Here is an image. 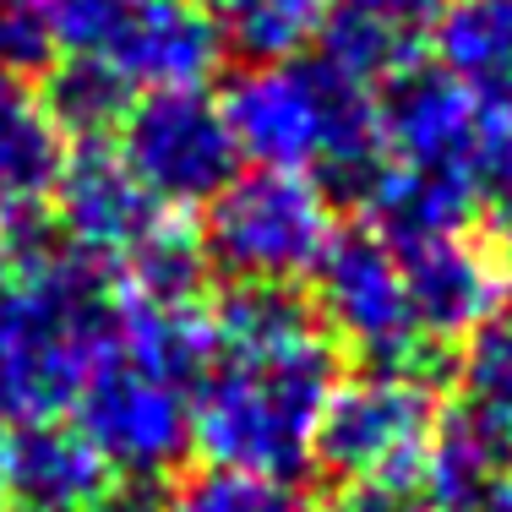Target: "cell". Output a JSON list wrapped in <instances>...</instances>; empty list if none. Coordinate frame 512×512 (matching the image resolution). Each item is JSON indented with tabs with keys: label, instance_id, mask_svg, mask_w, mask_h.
<instances>
[{
	"label": "cell",
	"instance_id": "9c48e42d",
	"mask_svg": "<svg viewBox=\"0 0 512 512\" xmlns=\"http://www.w3.org/2000/svg\"><path fill=\"white\" fill-rule=\"evenodd\" d=\"M316 322L338 349H355L371 371H420L431 344L409 311L398 246L376 229H338L316 262Z\"/></svg>",
	"mask_w": 512,
	"mask_h": 512
},
{
	"label": "cell",
	"instance_id": "5b68a950",
	"mask_svg": "<svg viewBox=\"0 0 512 512\" xmlns=\"http://www.w3.org/2000/svg\"><path fill=\"white\" fill-rule=\"evenodd\" d=\"M338 235L322 180L289 169H240L202 213V256L235 289H289L316 273Z\"/></svg>",
	"mask_w": 512,
	"mask_h": 512
},
{
	"label": "cell",
	"instance_id": "3957f363",
	"mask_svg": "<svg viewBox=\"0 0 512 512\" xmlns=\"http://www.w3.org/2000/svg\"><path fill=\"white\" fill-rule=\"evenodd\" d=\"M207 311L115 300V322L77 393V431L99 447L109 474L142 485L191 447V387L207 360Z\"/></svg>",
	"mask_w": 512,
	"mask_h": 512
},
{
	"label": "cell",
	"instance_id": "d6986e66",
	"mask_svg": "<svg viewBox=\"0 0 512 512\" xmlns=\"http://www.w3.org/2000/svg\"><path fill=\"white\" fill-rule=\"evenodd\" d=\"M458 414L512 453V322H491L463 344Z\"/></svg>",
	"mask_w": 512,
	"mask_h": 512
},
{
	"label": "cell",
	"instance_id": "4316f807",
	"mask_svg": "<svg viewBox=\"0 0 512 512\" xmlns=\"http://www.w3.org/2000/svg\"><path fill=\"white\" fill-rule=\"evenodd\" d=\"M507 306H512V289H507Z\"/></svg>",
	"mask_w": 512,
	"mask_h": 512
},
{
	"label": "cell",
	"instance_id": "44dd1931",
	"mask_svg": "<svg viewBox=\"0 0 512 512\" xmlns=\"http://www.w3.org/2000/svg\"><path fill=\"white\" fill-rule=\"evenodd\" d=\"M158 512H306V496L284 480H256L235 469H207L191 474L169 491Z\"/></svg>",
	"mask_w": 512,
	"mask_h": 512
},
{
	"label": "cell",
	"instance_id": "7c38bea8",
	"mask_svg": "<svg viewBox=\"0 0 512 512\" xmlns=\"http://www.w3.org/2000/svg\"><path fill=\"white\" fill-rule=\"evenodd\" d=\"M409 284V311L425 344H469L474 333L496 322V306H507L512 273L491 240H474L469 229L458 235H431L398 246Z\"/></svg>",
	"mask_w": 512,
	"mask_h": 512
},
{
	"label": "cell",
	"instance_id": "ba28073f",
	"mask_svg": "<svg viewBox=\"0 0 512 512\" xmlns=\"http://www.w3.org/2000/svg\"><path fill=\"white\" fill-rule=\"evenodd\" d=\"M376 164L409 169V175L453 180L485 197L496 164L512 153L507 120L485 109L463 82H453L442 66L414 60L382 93H376Z\"/></svg>",
	"mask_w": 512,
	"mask_h": 512
},
{
	"label": "cell",
	"instance_id": "7402d4cb",
	"mask_svg": "<svg viewBox=\"0 0 512 512\" xmlns=\"http://www.w3.org/2000/svg\"><path fill=\"white\" fill-rule=\"evenodd\" d=\"M480 213H485V224H491V246L502 256H512V153L496 164L491 186H485V197H480Z\"/></svg>",
	"mask_w": 512,
	"mask_h": 512
},
{
	"label": "cell",
	"instance_id": "5bb4252c",
	"mask_svg": "<svg viewBox=\"0 0 512 512\" xmlns=\"http://www.w3.org/2000/svg\"><path fill=\"white\" fill-rule=\"evenodd\" d=\"M420 512H512V469L507 447L469 425L463 414H442L420 480H414Z\"/></svg>",
	"mask_w": 512,
	"mask_h": 512
},
{
	"label": "cell",
	"instance_id": "6da1fadb",
	"mask_svg": "<svg viewBox=\"0 0 512 512\" xmlns=\"http://www.w3.org/2000/svg\"><path fill=\"white\" fill-rule=\"evenodd\" d=\"M338 387V344L289 289H235L207 316V360L191 387V447L207 469L295 480Z\"/></svg>",
	"mask_w": 512,
	"mask_h": 512
},
{
	"label": "cell",
	"instance_id": "603a6c76",
	"mask_svg": "<svg viewBox=\"0 0 512 512\" xmlns=\"http://www.w3.org/2000/svg\"><path fill=\"white\" fill-rule=\"evenodd\" d=\"M447 0H338V11H360V17L393 22V28H414L425 17H442Z\"/></svg>",
	"mask_w": 512,
	"mask_h": 512
},
{
	"label": "cell",
	"instance_id": "8fae6325",
	"mask_svg": "<svg viewBox=\"0 0 512 512\" xmlns=\"http://www.w3.org/2000/svg\"><path fill=\"white\" fill-rule=\"evenodd\" d=\"M55 235L71 256L88 267H120L131 262L158 229L169 224V207L131 175V164L109 142H77L55 169L50 186Z\"/></svg>",
	"mask_w": 512,
	"mask_h": 512
},
{
	"label": "cell",
	"instance_id": "8992f818",
	"mask_svg": "<svg viewBox=\"0 0 512 512\" xmlns=\"http://www.w3.org/2000/svg\"><path fill=\"white\" fill-rule=\"evenodd\" d=\"M50 50L109 71L120 88L169 93L202 88L218 66V44L197 0H33Z\"/></svg>",
	"mask_w": 512,
	"mask_h": 512
},
{
	"label": "cell",
	"instance_id": "52a82bcc",
	"mask_svg": "<svg viewBox=\"0 0 512 512\" xmlns=\"http://www.w3.org/2000/svg\"><path fill=\"white\" fill-rule=\"evenodd\" d=\"M436 431L442 404L425 371H365L333 387L311 463H322L344 491H414Z\"/></svg>",
	"mask_w": 512,
	"mask_h": 512
},
{
	"label": "cell",
	"instance_id": "ac0fdd59",
	"mask_svg": "<svg viewBox=\"0 0 512 512\" xmlns=\"http://www.w3.org/2000/svg\"><path fill=\"white\" fill-rule=\"evenodd\" d=\"M316 60L333 66L338 77L360 82V88L382 93L387 82L398 77L404 66H414V39L409 28H393V22H376V17H360V11H333L316 39Z\"/></svg>",
	"mask_w": 512,
	"mask_h": 512
},
{
	"label": "cell",
	"instance_id": "30bf717a",
	"mask_svg": "<svg viewBox=\"0 0 512 512\" xmlns=\"http://www.w3.org/2000/svg\"><path fill=\"white\" fill-rule=\"evenodd\" d=\"M120 158L164 207H207L240 175V148L224 99H213L207 88L131 99L120 120Z\"/></svg>",
	"mask_w": 512,
	"mask_h": 512
},
{
	"label": "cell",
	"instance_id": "277c9868",
	"mask_svg": "<svg viewBox=\"0 0 512 512\" xmlns=\"http://www.w3.org/2000/svg\"><path fill=\"white\" fill-rule=\"evenodd\" d=\"M229 131L251 169H289L360 191L376 169V93L322 60L251 66L224 99Z\"/></svg>",
	"mask_w": 512,
	"mask_h": 512
},
{
	"label": "cell",
	"instance_id": "2e32d148",
	"mask_svg": "<svg viewBox=\"0 0 512 512\" xmlns=\"http://www.w3.org/2000/svg\"><path fill=\"white\" fill-rule=\"evenodd\" d=\"M218 55H235L251 66H284L300 60L322 39L333 0H197Z\"/></svg>",
	"mask_w": 512,
	"mask_h": 512
},
{
	"label": "cell",
	"instance_id": "484cf974",
	"mask_svg": "<svg viewBox=\"0 0 512 512\" xmlns=\"http://www.w3.org/2000/svg\"><path fill=\"white\" fill-rule=\"evenodd\" d=\"M502 120H507V137H512V115H502Z\"/></svg>",
	"mask_w": 512,
	"mask_h": 512
},
{
	"label": "cell",
	"instance_id": "d4e9b609",
	"mask_svg": "<svg viewBox=\"0 0 512 512\" xmlns=\"http://www.w3.org/2000/svg\"><path fill=\"white\" fill-rule=\"evenodd\" d=\"M0 496H6V436H0Z\"/></svg>",
	"mask_w": 512,
	"mask_h": 512
},
{
	"label": "cell",
	"instance_id": "9a60e30c",
	"mask_svg": "<svg viewBox=\"0 0 512 512\" xmlns=\"http://www.w3.org/2000/svg\"><path fill=\"white\" fill-rule=\"evenodd\" d=\"M436 66L485 109L512 115V0H447L436 17Z\"/></svg>",
	"mask_w": 512,
	"mask_h": 512
},
{
	"label": "cell",
	"instance_id": "7a4b0ae2",
	"mask_svg": "<svg viewBox=\"0 0 512 512\" xmlns=\"http://www.w3.org/2000/svg\"><path fill=\"white\" fill-rule=\"evenodd\" d=\"M115 295L28 213H0V425L60 420L99 360Z\"/></svg>",
	"mask_w": 512,
	"mask_h": 512
},
{
	"label": "cell",
	"instance_id": "cb8c5ba5",
	"mask_svg": "<svg viewBox=\"0 0 512 512\" xmlns=\"http://www.w3.org/2000/svg\"><path fill=\"white\" fill-rule=\"evenodd\" d=\"M88 512H158L153 496H142L137 485H126V491H109L99 507H88Z\"/></svg>",
	"mask_w": 512,
	"mask_h": 512
},
{
	"label": "cell",
	"instance_id": "e0dca14e",
	"mask_svg": "<svg viewBox=\"0 0 512 512\" xmlns=\"http://www.w3.org/2000/svg\"><path fill=\"white\" fill-rule=\"evenodd\" d=\"M60 158L66 137L55 131L44 99L17 71H0V213H28L50 197Z\"/></svg>",
	"mask_w": 512,
	"mask_h": 512
},
{
	"label": "cell",
	"instance_id": "ffe728a7",
	"mask_svg": "<svg viewBox=\"0 0 512 512\" xmlns=\"http://www.w3.org/2000/svg\"><path fill=\"white\" fill-rule=\"evenodd\" d=\"M39 99H44V109H50V120H55L60 137L99 142L109 126H120V120H126V109H131L137 93L120 88L109 71L88 66V60H60L55 77H50V88H44Z\"/></svg>",
	"mask_w": 512,
	"mask_h": 512
},
{
	"label": "cell",
	"instance_id": "83f0119b",
	"mask_svg": "<svg viewBox=\"0 0 512 512\" xmlns=\"http://www.w3.org/2000/svg\"><path fill=\"white\" fill-rule=\"evenodd\" d=\"M11 512H22V507H11Z\"/></svg>",
	"mask_w": 512,
	"mask_h": 512
},
{
	"label": "cell",
	"instance_id": "4fadbf2b",
	"mask_svg": "<svg viewBox=\"0 0 512 512\" xmlns=\"http://www.w3.org/2000/svg\"><path fill=\"white\" fill-rule=\"evenodd\" d=\"M115 491V474L77 420H39L6 436V496L22 512H88Z\"/></svg>",
	"mask_w": 512,
	"mask_h": 512
}]
</instances>
